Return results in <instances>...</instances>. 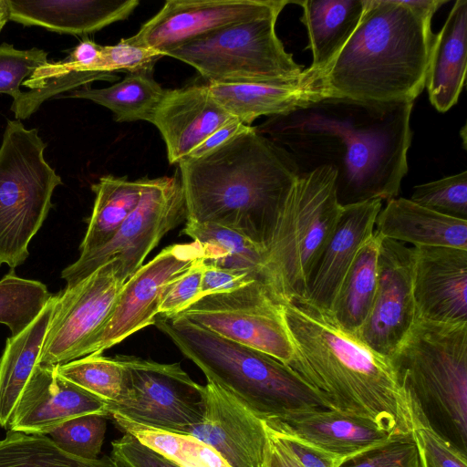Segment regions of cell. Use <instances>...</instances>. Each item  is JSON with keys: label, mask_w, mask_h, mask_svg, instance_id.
I'll use <instances>...</instances> for the list:
<instances>
[{"label": "cell", "mask_w": 467, "mask_h": 467, "mask_svg": "<svg viewBox=\"0 0 467 467\" xmlns=\"http://www.w3.org/2000/svg\"><path fill=\"white\" fill-rule=\"evenodd\" d=\"M182 234L203 246L206 265L247 273L264 284V248L244 234L218 224L188 221Z\"/></svg>", "instance_id": "obj_32"}, {"label": "cell", "mask_w": 467, "mask_h": 467, "mask_svg": "<svg viewBox=\"0 0 467 467\" xmlns=\"http://www.w3.org/2000/svg\"><path fill=\"white\" fill-rule=\"evenodd\" d=\"M203 256V246L193 241L169 245L142 265L124 283L109 318L84 345L79 358L102 353L139 330L154 325L167 285Z\"/></svg>", "instance_id": "obj_14"}, {"label": "cell", "mask_w": 467, "mask_h": 467, "mask_svg": "<svg viewBox=\"0 0 467 467\" xmlns=\"http://www.w3.org/2000/svg\"><path fill=\"white\" fill-rule=\"evenodd\" d=\"M203 268V257L198 258L167 285L161 296L159 315L172 317L198 300Z\"/></svg>", "instance_id": "obj_42"}, {"label": "cell", "mask_w": 467, "mask_h": 467, "mask_svg": "<svg viewBox=\"0 0 467 467\" xmlns=\"http://www.w3.org/2000/svg\"><path fill=\"white\" fill-rule=\"evenodd\" d=\"M10 20V11L8 0H0V31Z\"/></svg>", "instance_id": "obj_49"}, {"label": "cell", "mask_w": 467, "mask_h": 467, "mask_svg": "<svg viewBox=\"0 0 467 467\" xmlns=\"http://www.w3.org/2000/svg\"><path fill=\"white\" fill-rule=\"evenodd\" d=\"M266 429L269 433L279 440L303 467H338L344 462L299 438L275 431L267 426Z\"/></svg>", "instance_id": "obj_45"}, {"label": "cell", "mask_w": 467, "mask_h": 467, "mask_svg": "<svg viewBox=\"0 0 467 467\" xmlns=\"http://www.w3.org/2000/svg\"><path fill=\"white\" fill-rule=\"evenodd\" d=\"M53 295L40 281L26 279L14 273L0 280V324L11 336L25 330L41 313Z\"/></svg>", "instance_id": "obj_36"}, {"label": "cell", "mask_w": 467, "mask_h": 467, "mask_svg": "<svg viewBox=\"0 0 467 467\" xmlns=\"http://www.w3.org/2000/svg\"><path fill=\"white\" fill-rule=\"evenodd\" d=\"M93 353L70 362L56 366L57 372L104 400L107 405L117 403L122 397L126 372L116 358Z\"/></svg>", "instance_id": "obj_35"}, {"label": "cell", "mask_w": 467, "mask_h": 467, "mask_svg": "<svg viewBox=\"0 0 467 467\" xmlns=\"http://www.w3.org/2000/svg\"><path fill=\"white\" fill-rule=\"evenodd\" d=\"M56 295L20 334L6 339L0 358V427L8 428L15 407L38 363Z\"/></svg>", "instance_id": "obj_28"}, {"label": "cell", "mask_w": 467, "mask_h": 467, "mask_svg": "<svg viewBox=\"0 0 467 467\" xmlns=\"http://www.w3.org/2000/svg\"><path fill=\"white\" fill-rule=\"evenodd\" d=\"M253 128L234 118L210 134L187 158H201L224 145L236 136L251 130Z\"/></svg>", "instance_id": "obj_47"}, {"label": "cell", "mask_w": 467, "mask_h": 467, "mask_svg": "<svg viewBox=\"0 0 467 467\" xmlns=\"http://www.w3.org/2000/svg\"><path fill=\"white\" fill-rule=\"evenodd\" d=\"M0 467H122L112 457L85 460L60 450L47 435L10 431L0 440Z\"/></svg>", "instance_id": "obj_34"}, {"label": "cell", "mask_w": 467, "mask_h": 467, "mask_svg": "<svg viewBox=\"0 0 467 467\" xmlns=\"http://www.w3.org/2000/svg\"><path fill=\"white\" fill-rule=\"evenodd\" d=\"M109 416L107 403L60 376L56 366L36 364L15 407L9 430L47 435L73 418Z\"/></svg>", "instance_id": "obj_19"}, {"label": "cell", "mask_w": 467, "mask_h": 467, "mask_svg": "<svg viewBox=\"0 0 467 467\" xmlns=\"http://www.w3.org/2000/svg\"><path fill=\"white\" fill-rule=\"evenodd\" d=\"M139 0H8L10 21L84 36L127 19Z\"/></svg>", "instance_id": "obj_24"}, {"label": "cell", "mask_w": 467, "mask_h": 467, "mask_svg": "<svg viewBox=\"0 0 467 467\" xmlns=\"http://www.w3.org/2000/svg\"><path fill=\"white\" fill-rule=\"evenodd\" d=\"M126 372L124 392L119 402L107 405L118 414L151 428L187 433L202 421L205 388L193 381L180 363H159L135 356L115 357Z\"/></svg>", "instance_id": "obj_11"}, {"label": "cell", "mask_w": 467, "mask_h": 467, "mask_svg": "<svg viewBox=\"0 0 467 467\" xmlns=\"http://www.w3.org/2000/svg\"><path fill=\"white\" fill-rule=\"evenodd\" d=\"M269 436L271 439V453L268 467H303L277 438L271 433H269Z\"/></svg>", "instance_id": "obj_48"}, {"label": "cell", "mask_w": 467, "mask_h": 467, "mask_svg": "<svg viewBox=\"0 0 467 467\" xmlns=\"http://www.w3.org/2000/svg\"><path fill=\"white\" fill-rule=\"evenodd\" d=\"M410 200L439 213L467 220V171L416 185Z\"/></svg>", "instance_id": "obj_38"}, {"label": "cell", "mask_w": 467, "mask_h": 467, "mask_svg": "<svg viewBox=\"0 0 467 467\" xmlns=\"http://www.w3.org/2000/svg\"><path fill=\"white\" fill-rule=\"evenodd\" d=\"M143 178L130 181L126 176L104 175L91 185L95 193L93 210L80 254L97 249L117 233L128 216L137 207L142 193Z\"/></svg>", "instance_id": "obj_30"}, {"label": "cell", "mask_w": 467, "mask_h": 467, "mask_svg": "<svg viewBox=\"0 0 467 467\" xmlns=\"http://www.w3.org/2000/svg\"><path fill=\"white\" fill-rule=\"evenodd\" d=\"M153 69L129 72L119 82L103 88L83 87L62 98L83 99L109 109L118 122L145 120L151 123L166 95L152 77Z\"/></svg>", "instance_id": "obj_31"}, {"label": "cell", "mask_w": 467, "mask_h": 467, "mask_svg": "<svg viewBox=\"0 0 467 467\" xmlns=\"http://www.w3.org/2000/svg\"><path fill=\"white\" fill-rule=\"evenodd\" d=\"M186 220L185 201L179 174L143 178L137 207L112 238L102 246L80 254L61 272L70 287L110 260L119 262L126 281L143 265L150 253L170 231Z\"/></svg>", "instance_id": "obj_10"}, {"label": "cell", "mask_w": 467, "mask_h": 467, "mask_svg": "<svg viewBox=\"0 0 467 467\" xmlns=\"http://www.w3.org/2000/svg\"><path fill=\"white\" fill-rule=\"evenodd\" d=\"M338 467H421L419 451L410 433L345 460Z\"/></svg>", "instance_id": "obj_41"}, {"label": "cell", "mask_w": 467, "mask_h": 467, "mask_svg": "<svg viewBox=\"0 0 467 467\" xmlns=\"http://www.w3.org/2000/svg\"><path fill=\"white\" fill-rule=\"evenodd\" d=\"M280 13L275 11L220 28L167 56L192 66L208 83L296 80L304 69L276 35Z\"/></svg>", "instance_id": "obj_9"}, {"label": "cell", "mask_w": 467, "mask_h": 467, "mask_svg": "<svg viewBox=\"0 0 467 467\" xmlns=\"http://www.w3.org/2000/svg\"><path fill=\"white\" fill-rule=\"evenodd\" d=\"M254 280L247 273L213 266L204 263L198 299L209 295L235 290Z\"/></svg>", "instance_id": "obj_46"}, {"label": "cell", "mask_w": 467, "mask_h": 467, "mask_svg": "<svg viewBox=\"0 0 467 467\" xmlns=\"http://www.w3.org/2000/svg\"><path fill=\"white\" fill-rule=\"evenodd\" d=\"M293 346L286 364L328 409L369 419L392 436L412 433L410 400L389 361L341 331L302 297L283 304Z\"/></svg>", "instance_id": "obj_2"}, {"label": "cell", "mask_w": 467, "mask_h": 467, "mask_svg": "<svg viewBox=\"0 0 467 467\" xmlns=\"http://www.w3.org/2000/svg\"><path fill=\"white\" fill-rule=\"evenodd\" d=\"M48 53L38 47L18 49L13 45H0V93L13 100L22 92L23 82L48 61Z\"/></svg>", "instance_id": "obj_40"}, {"label": "cell", "mask_w": 467, "mask_h": 467, "mask_svg": "<svg viewBox=\"0 0 467 467\" xmlns=\"http://www.w3.org/2000/svg\"><path fill=\"white\" fill-rule=\"evenodd\" d=\"M126 280L110 260L56 295L38 364L57 366L79 358L80 351L109 318Z\"/></svg>", "instance_id": "obj_13"}, {"label": "cell", "mask_w": 467, "mask_h": 467, "mask_svg": "<svg viewBox=\"0 0 467 467\" xmlns=\"http://www.w3.org/2000/svg\"><path fill=\"white\" fill-rule=\"evenodd\" d=\"M335 179L329 166L299 174L264 249V285L282 304L305 296L340 216Z\"/></svg>", "instance_id": "obj_7"}, {"label": "cell", "mask_w": 467, "mask_h": 467, "mask_svg": "<svg viewBox=\"0 0 467 467\" xmlns=\"http://www.w3.org/2000/svg\"><path fill=\"white\" fill-rule=\"evenodd\" d=\"M375 231L383 238L414 246H449L467 250V220L447 216L406 198L387 201Z\"/></svg>", "instance_id": "obj_26"}, {"label": "cell", "mask_w": 467, "mask_h": 467, "mask_svg": "<svg viewBox=\"0 0 467 467\" xmlns=\"http://www.w3.org/2000/svg\"><path fill=\"white\" fill-rule=\"evenodd\" d=\"M288 0H168L129 37L162 56L220 28L282 11Z\"/></svg>", "instance_id": "obj_16"}, {"label": "cell", "mask_w": 467, "mask_h": 467, "mask_svg": "<svg viewBox=\"0 0 467 467\" xmlns=\"http://www.w3.org/2000/svg\"><path fill=\"white\" fill-rule=\"evenodd\" d=\"M412 434L421 467H467V454L436 433L426 422L419 408L410 400Z\"/></svg>", "instance_id": "obj_39"}, {"label": "cell", "mask_w": 467, "mask_h": 467, "mask_svg": "<svg viewBox=\"0 0 467 467\" xmlns=\"http://www.w3.org/2000/svg\"><path fill=\"white\" fill-rule=\"evenodd\" d=\"M413 249L381 238L377 289L370 312L356 338L389 358L416 320L412 285Z\"/></svg>", "instance_id": "obj_15"}, {"label": "cell", "mask_w": 467, "mask_h": 467, "mask_svg": "<svg viewBox=\"0 0 467 467\" xmlns=\"http://www.w3.org/2000/svg\"><path fill=\"white\" fill-rule=\"evenodd\" d=\"M156 327L212 382L265 422L314 409L324 399L278 359L233 342L181 317L157 318Z\"/></svg>", "instance_id": "obj_5"}, {"label": "cell", "mask_w": 467, "mask_h": 467, "mask_svg": "<svg viewBox=\"0 0 467 467\" xmlns=\"http://www.w3.org/2000/svg\"><path fill=\"white\" fill-rule=\"evenodd\" d=\"M202 421L187 433L212 447L230 467H268L271 439L264 420L207 381Z\"/></svg>", "instance_id": "obj_17"}, {"label": "cell", "mask_w": 467, "mask_h": 467, "mask_svg": "<svg viewBox=\"0 0 467 467\" xmlns=\"http://www.w3.org/2000/svg\"><path fill=\"white\" fill-rule=\"evenodd\" d=\"M116 427L180 467H230L209 445L188 433L168 431L109 415Z\"/></svg>", "instance_id": "obj_33"}, {"label": "cell", "mask_w": 467, "mask_h": 467, "mask_svg": "<svg viewBox=\"0 0 467 467\" xmlns=\"http://www.w3.org/2000/svg\"><path fill=\"white\" fill-rule=\"evenodd\" d=\"M163 57L158 51L132 42L129 37L112 46H102L103 72L117 70L138 72L153 69L156 61Z\"/></svg>", "instance_id": "obj_43"}, {"label": "cell", "mask_w": 467, "mask_h": 467, "mask_svg": "<svg viewBox=\"0 0 467 467\" xmlns=\"http://www.w3.org/2000/svg\"><path fill=\"white\" fill-rule=\"evenodd\" d=\"M111 457L122 467H180L130 434L111 442Z\"/></svg>", "instance_id": "obj_44"}, {"label": "cell", "mask_w": 467, "mask_h": 467, "mask_svg": "<svg viewBox=\"0 0 467 467\" xmlns=\"http://www.w3.org/2000/svg\"><path fill=\"white\" fill-rule=\"evenodd\" d=\"M467 1H455L440 32L434 35L425 88L431 105L446 112L459 99L466 78Z\"/></svg>", "instance_id": "obj_25"}, {"label": "cell", "mask_w": 467, "mask_h": 467, "mask_svg": "<svg viewBox=\"0 0 467 467\" xmlns=\"http://www.w3.org/2000/svg\"><path fill=\"white\" fill-rule=\"evenodd\" d=\"M109 416L99 413L73 418L47 436L63 451L85 460L98 459L101 451Z\"/></svg>", "instance_id": "obj_37"}, {"label": "cell", "mask_w": 467, "mask_h": 467, "mask_svg": "<svg viewBox=\"0 0 467 467\" xmlns=\"http://www.w3.org/2000/svg\"><path fill=\"white\" fill-rule=\"evenodd\" d=\"M412 249L416 318L467 323V250L449 246Z\"/></svg>", "instance_id": "obj_18"}, {"label": "cell", "mask_w": 467, "mask_h": 467, "mask_svg": "<svg viewBox=\"0 0 467 467\" xmlns=\"http://www.w3.org/2000/svg\"><path fill=\"white\" fill-rule=\"evenodd\" d=\"M381 238L374 230L360 246L327 315L341 331L354 337L365 323L375 297Z\"/></svg>", "instance_id": "obj_29"}, {"label": "cell", "mask_w": 467, "mask_h": 467, "mask_svg": "<svg viewBox=\"0 0 467 467\" xmlns=\"http://www.w3.org/2000/svg\"><path fill=\"white\" fill-rule=\"evenodd\" d=\"M389 361L428 425L467 454V323L416 318Z\"/></svg>", "instance_id": "obj_6"}, {"label": "cell", "mask_w": 467, "mask_h": 467, "mask_svg": "<svg viewBox=\"0 0 467 467\" xmlns=\"http://www.w3.org/2000/svg\"><path fill=\"white\" fill-rule=\"evenodd\" d=\"M382 207L379 199L342 207L337 223L310 274L305 296L328 315L341 282L360 246L373 234Z\"/></svg>", "instance_id": "obj_20"}, {"label": "cell", "mask_w": 467, "mask_h": 467, "mask_svg": "<svg viewBox=\"0 0 467 467\" xmlns=\"http://www.w3.org/2000/svg\"><path fill=\"white\" fill-rule=\"evenodd\" d=\"M412 107L325 98L274 117L275 135L269 139L289 155L299 174L331 167L342 207L389 201L398 196L409 170Z\"/></svg>", "instance_id": "obj_1"}, {"label": "cell", "mask_w": 467, "mask_h": 467, "mask_svg": "<svg viewBox=\"0 0 467 467\" xmlns=\"http://www.w3.org/2000/svg\"><path fill=\"white\" fill-rule=\"evenodd\" d=\"M213 99L242 123L262 116H281L306 107L326 97L321 75L309 68L287 82L207 83Z\"/></svg>", "instance_id": "obj_23"}, {"label": "cell", "mask_w": 467, "mask_h": 467, "mask_svg": "<svg viewBox=\"0 0 467 467\" xmlns=\"http://www.w3.org/2000/svg\"><path fill=\"white\" fill-rule=\"evenodd\" d=\"M46 147L36 129L7 119L0 146V266L15 269L27 259L62 183L45 159Z\"/></svg>", "instance_id": "obj_8"}, {"label": "cell", "mask_w": 467, "mask_h": 467, "mask_svg": "<svg viewBox=\"0 0 467 467\" xmlns=\"http://www.w3.org/2000/svg\"><path fill=\"white\" fill-rule=\"evenodd\" d=\"M265 423L343 461L396 437L369 419L330 409L296 412Z\"/></svg>", "instance_id": "obj_22"}, {"label": "cell", "mask_w": 467, "mask_h": 467, "mask_svg": "<svg viewBox=\"0 0 467 467\" xmlns=\"http://www.w3.org/2000/svg\"><path fill=\"white\" fill-rule=\"evenodd\" d=\"M303 9L300 21L306 26L312 54L308 67L321 77L344 47L362 16L366 0L294 1Z\"/></svg>", "instance_id": "obj_27"}, {"label": "cell", "mask_w": 467, "mask_h": 467, "mask_svg": "<svg viewBox=\"0 0 467 467\" xmlns=\"http://www.w3.org/2000/svg\"><path fill=\"white\" fill-rule=\"evenodd\" d=\"M432 16L407 0H366L357 28L321 77L326 97L413 102L425 88Z\"/></svg>", "instance_id": "obj_4"}, {"label": "cell", "mask_w": 467, "mask_h": 467, "mask_svg": "<svg viewBox=\"0 0 467 467\" xmlns=\"http://www.w3.org/2000/svg\"><path fill=\"white\" fill-rule=\"evenodd\" d=\"M174 317L265 353L285 365L293 358L283 304L260 281L202 297Z\"/></svg>", "instance_id": "obj_12"}, {"label": "cell", "mask_w": 467, "mask_h": 467, "mask_svg": "<svg viewBox=\"0 0 467 467\" xmlns=\"http://www.w3.org/2000/svg\"><path fill=\"white\" fill-rule=\"evenodd\" d=\"M178 164L186 221L230 228L264 249L299 176L289 155L255 128Z\"/></svg>", "instance_id": "obj_3"}, {"label": "cell", "mask_w": 467, "mask_h": 467, "mask_svg": "<svg viewBox=\"0 0 467 467\" xmlns=\"http://www.w3.org/2000/svg\"><path fill=\"white\" fill-rule=\"evenodd\" d=\"M232 119L211 96L206 84L167 89L151 123L162 136L169 162L174 164Z\"/></svg>", "instance_id": "obj_21"}]
</instances>
